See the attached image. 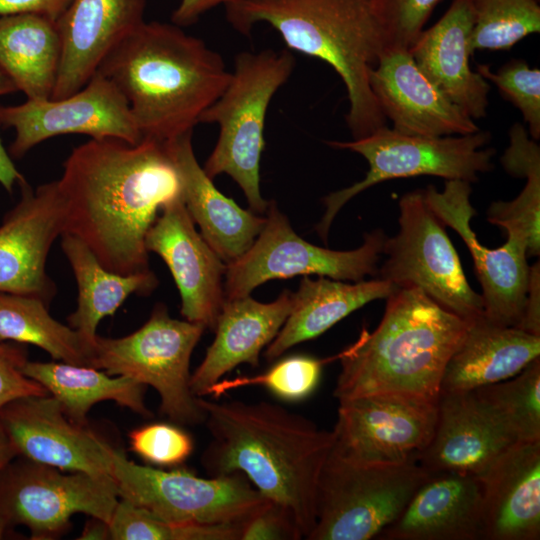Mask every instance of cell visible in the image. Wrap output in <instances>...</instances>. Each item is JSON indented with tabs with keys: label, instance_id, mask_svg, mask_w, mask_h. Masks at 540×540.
Here are the masks:
<instances>
[{
	"label": "cell",
	"instance_id": "4316f807",
	"mask_svg": "<svg viewBox=\"0 0 540 540\" xmlns=\"http://www.w3.org/2000/svg\"><path fill=\"white\" fill-rule=\"evenodd\" d=\"M193 132V131H192ZM192 132L165 142L182 182V199L209 246L227 265L241 257L260 233L265 217L222 194L196 160Z\"/></svg>",
	"mask_w": 540,
	"mask_h": 540
},
{
	"label": "cell",
	"instance_id": "d4e9b609",
	"mask_svg": "<svg viewBox=\"0 0 540 540\" xmlns=\"http://www.w3.org/2000/svg\"><path fill=\"white\" fill-rule=\"evenodd\" d=\"M293 305V292L284 290L269 303L250 295L226 299L218 316L215 338L205 357L190 377V387L197 397L240 364L259 366L260 353L276 337Z\"/></svg>",
	"mask_w": 540,
	"mask_h": 540
},
{
	"label": "cell",
	"instance_id": "4dcf8cb0",
	"mask_svg": "<svg viewBox=\"0 0 540 540\" xmlns=\"http://www.w3.org/2000/svg\"><path fill=\"white\" fill-rule=\"evenodd\" d=\"M61 247L78 286L77 308L67 318L91 345L99 322L112 316L132 294L149 295L158 286L151 271L122 275L106 269L79 238L63 233Z\"/></svg>",
	"mask_w": 540,
	"mask_h": 540
},
{
	"label": "cell",
	"instance_id": "816d5d0a",
	"mask_svg": "<svg viewBox=\"0 0 540 540\" xmlns=\"http://www.w3.org/2000/svg\"><path fill=\"white\" fill-rule=\"evenodd\" d=\"M11 527L7 519L0 512V539H3L7 530Z\"/></svg>",
	"mask_w": 540,
	"mask_h": 540
},
{
	"label": "cell",
	"instance_id": "83f0119b",
	"mask_svg": "<svg viewBox=\"0 0 540 540\" xmlns=\"http://www.w3.org/2000/svg\"><path fill=\"white\" fill-rule=\"evenodd\" d=\"M540 356V336L491 322L484 315L469 322L445 367L441 392L472 391L507 380Z\"/></svg>",
	"mask_w": 540,
	"mask_h": 540
},
{
	"label": "cell",
	"instance_id": "60d3db41",
	"mask_svg": "<svg viewBox=\"0 0 540 540\" xmlns=\"http://www.w3.org/2000/svg\"><path fill=\"white\" fill-rule=\"evenodd\" d=\"M131 450L146 463L172 467L186 461L194 444L192 437L177 424L151 423L129 433Z\"/></svg>",
	"mask_w": 540,
	"mask_h": 540
},
{
	"label": "cell",
	"instance_id": "e0dca14e",
	"mask_svg": "<svg viewBox=\"0 0 540 540\" xmlns=\"http://www.w3.org/2000/svg\"><path fill=\"white\" fill-rule=\"evenodd\" d=\"M0 427L17 457L112 479L115 448L87 425L72 422L51 395L9 402L0 409Z\"/></svg>",
	"mask_w": 540,
	"mask_h": 540
},
{
	"label": "cell",
	"instance_id": "44dd1931",
	"mask_svg": "<svg viewBox=\"0 0 540 540\" xmlns=\"http://www.w3.org/2000/svg\"><path fill=\"white\" fill-rule=\"evenodd\" d=\"M147 0H72L57 20L62 44L51 99L86 85L105 57L144 20Z\"/></svg>",
	"mask_w": 540,
	"mask_h": 540
},
{
	"label": "cell",
	"instance_id": "f1b7e54d",
	"mask_svg": "<svg viewBox=\"0 0 540 540\" xmlns=\"http://www.w3.org/2000/svg\"><path fill=\"white\" fill-rule=\"evenodd\" d=\"M397 287L390 282L371 280L344 283L304 276L293 293V305L284 325L266 347L265 358L273 361L295 345L320 336L337 322L365 304L387 298Z\"/></svg>",
	"mask_w": 540,
	"mask_h": 540
},
{
	"label": "cell",
	"instance_id": "d6986e66",
	"mask_svg": "<svg viewBox=\"0 0 540 540\" xmlns=\"http://www.w3.org/2000/svg\"><path fill=\"white\" fill-rule=\"evenodd\" d=\"M145 245L167 264L185 320L214 330L225 301L226 264L196 231L182 198L162 208L147 232Z\"/></svg>",
	"mask_w": 540,
	"mask_h": 540
},
{
	"label": "cell",
	"instance_id": "f6af8a7d",
	"mask_svg": "<svg viewBox=\"0 0 540 540\" xmlns=\"http://www.w3.org/2000/svg\"><path fill=\"white\" fill-rule=\"evenodd\" d=\"M72 0H0V17L36 13L58 20Z\"/></svg>",
	"mask_w": 540,
	"mask_h": 540
},
{
	"label": "cell",
	"instance_id": "5b68a950",
	"mask_svg": "<svg viewBox=\"0 0 540 540\" xmlns=\"http://www.w3.org/2000/svg\"><path fill=\"white\" fill-rule=\"evenodd\" d=\"M225 8L228 23L242 35L249 37L256 24L267 23L287 49L335 70L347 90L345 118L353 139L387 126L369 83L385 51L371 0H241Z\"/></svg>",
	"mask_w": 540,
	"mask_h": 540
},
{
	"label": "cell",
	"instance_id": "e575fe53",
	"mask_svg": "<svg viewBox=\"0 0 540 540\" xmlns=\"http://www.w3.org/2000/svg\"><path fill=\"white\" fill-rule=\"evenodd\" d=\"M472 391L513 444L540 441V358L512 378Z\"/></svg>",
	"mask_w": 540,
	"mask_h": 540
},
{
	"label": "cell",
	"instance_id": "30bf717a",
	"mask_svg": "<svg viewBox=\"0 0 540 540\" xmlns=\"http://www.w3.org/2000/svg\"><path fill=\"white\" fill-rule=\"evenodd\" d=\"M399 230L386 237L377 278L394 286L416 287L465 321L484 315L482 298L469 285L446 226L426 202L423 190L399 200Z\"/></svg>",
	"mask_w": 540,
	"mask_h": 540
},
{
	"label": "cell",
	"instance_id": "7c38bea8",
	"mask_svg": "<svg viewBox=\"0 0 540 540\" xmlns=\"http://www.w3.org/2000/svg\"><path fill=\"white\" fill-rule=\"evenodd\" d=\"M264 225L252 246L226 265L224 297L250 295L268 280L296 275H319L334 280L359 282L377 277L386 234L375 229L363 244L349 251L319 247L298 236L274 201L269 202Z\"/></svg>",
	"mask_w": 540,
	"mask_h": 540
},
{
	"label": "cell",
	"instance_id": "603a6c76",
	"mask_svg": "<svg viewBox=\"0 0 540 540\" xmlns=\"http://www.w3.org/2000/svg\"><path fill=\"white\" fill-rule=\"evenodd\" d=\"M380 540H482V486L479 477L429 473L401 515Z\"/></svg>",
	"mask_w": 540,
	"mask_h": 540
},
{
	"label": "cell",
	"instance_id": "ee69618b",
	"mask_svg": "<svg viewBox=\"0 0 540 540\" xmlns=\"http://www.w3.org/2000/svg\"><path fill=\"white\" fill-rule=\"evenodd\" d=\"M539 261L530 266L523 314L517 328L540 336V268Z\"/></svg>",
	"mask_w": 540,
	"mask_h": 540
},
{
	"label": "cell",
	"instance_id": "2e32d148",
	"mask_svg": "<svg viewBox=\"0 0 540 540\" xmlns=\"http://www.w3.org/2000/svg\"><path fill=\"white\" fill-rule=\"evenodd\" d=\"M471 192V183L462 180H446L440 192L431 185L423 190L431 210L459 234L470 251L482 287L484 316L496 324L517 327L530 273L527 246L512 234H507L506 243L498 248L483 246L470 225L476 214L470 202Z\"/></svg>",
	"mask_w": 540,
	"mask_h": 540
},
{
	"label": "cell",
	"instance_id": "9c48e42d",
	"mask_svg": "<svg viewBox=\"0 0 540 540\" xmlns=\"http://www.w3.org/2000/svg\"><path fill=\"white\" fill-rule=\"evenodd\" d=\"M428 475L417 462L360 464L331 449L318 481L315 526L306 539H377Z\"/></svg>",
	"mask_w": 540,
	"mask_h": 540
},
{
	"label": "cell",
	"instance_id": "ab89813d",
	"mask_svg": "<svg viewBox=\"0 0 540 540\" xmlns=\"http://www.w3.org/2000/svg\"><path fill=\"white\" fill-rule=\"evenodd\" d=\"M440 0H371L385 50L409 51Z\"/></svg>",
	"mask_w": 540,
	"mask_h": 540
},
{
	"label": "cell",
	"instance_id": "7dc6e473",
	"mask_svg": "<svg viewBox=\"0 0 540 540\" xmlns=\"http://www.w3.org/2000/svg\"><path fill=\"white\" fill-rule=\"evenodd\" d=\"M25 180L24 176L15 167L10 154L3 147L0 139V184L11 194L14 186Z\"/></svg>",
	"mask_w": 540,
	"mask_h": 540
},
{
	"label": "cell",
	"instance_id": "d590c367",
	"mask_svg": "<svg viewBox=\"0 0 540 540\" xmlns=\"http://www.w3.org/2000/svg\"><path fill=\"white\" fill-rule=\"evenodd\" d=\"M474 26L470 39L476 50H508L540 31L539 0H470Z\"/></svg>",
	"mask_w": 540,
	"mask_h": 540
},
{
	"label": "cell",
	"instance_id": "c3c4849f",
	"mask_svg": "<svg viewBox=\"0 0 540 540\" xmlns=\"http://www.w3.org/2000/svg\"><path fill=\"white\" fill-rule=\"evenodd\" d=\"M79 540H107L111 539L109 523L96 517H91L83 527Z\"/></svg>",
	"mask_w": 540,
	"mask_h": 540
},
{
	"label": "cell",
	"instance_id": "cb8c5ba5",
	"mask_svg": "<svg viewBox=\"0 0 540 540\" xmlns=\"http://www.w3.org/2000/svg\"><path fill=\"white\" fill-rule=\"evenodd\" d=\"M473 26L470 0H452L444 15L421 32L409 52L425 76L476 120L486 116L490 85L469 64Z\"/></svg>",
	"mask_w": 540,
	"mask_h": 540
},
{
	"label": "cell",
	"instance_id": "4fadbf2b",
	"mask_svg": "<svg viewBox=\"0 0 540 540\" xmlns=\"http://www.w3.org/2000/svg\"><path fill=\"white\" fill-rule=\"evenodd\" d=\"M113 479L68 472L20 457L0 471V512L11 526L24 525L31 539H54L74 514L110 522L118 503Z\"/></svg>",
	"mask_w": 540,
	"mask_h": 540
},
{
	"label": "cell",
	"instance_id": "74e56055",
	"mask_svg": "<svg viewBox=\"0 0 540 540\" xmlns=\"http://www.w3.org/2000/svg\"><path fill=\"white\" fill-rule=\"evenodd\" d=\"M328 360L309 356L287 357L264 373L220 380L209 389L208 395L219 398L233 389L262 386L281 399L300 401L315 390L323 364Z\"/></svg>",
	"mask_w": 540,
	"mask_h": 540
},
{
	"label": "cell",
	"instance_id": "836d02e7",
	"mask_svg": "<svg viewBox=\"0 0 540 540\" xmlns=\"http://www.w3.org/2000/svg\"><path fill=\"white\" fill-rule=\"evenodd\" d=\"M48 307L37 297L0 292V342L32 344L54 360L91 367L92 345L54 319Z\"/></svg>",
	"mask_w": 540,
	"mask_h": 540
},
{
	"label": "cell",
	"instance_id": "f546056e",
	"mask_svg": "<svg viewBox=\"0 0 540 540\" xmlns=\"http://www.w3.org/2000/svg\"><path fill=\"white\" fill-rule=\"evenodd\" d=\"M61 56L56 20L36 13L0 17V69L27 99L51 98Z\"/></svg>",
	"mask_w": 540,
	"mask_h": 540
},
{
	"label": "cell",
	"instance_id": "ffe728a7",
	"mask_svg": "<svg viewBox=\"0 0 540 540\" xmlns=\"http://www.w3.org/2000/svg\"><path fill=\"white\" fill-rule=\"evenodd\" d=\"M371 90L393 130L413 136L467 135L479 127L419 69L406 50H385L369 73Z\"/></svg>",
	"mask_w": 540,
	"mask_h": 540
},
{
	"label": "cell",
	"instance_id": "f35d334b",
	"mask_svg": "<svg viewBox=\"0 0 540 540\" xmlns=\"http://www.w3.org/2000/svg\"><path fill=\"white\" fill-rule=\"evenodd\" d=\"M476 72L497 86L502 96L521 112L530 137L539 140L540 70L522 59H513L497 72L485 64H478Z\"/></svg>",
	"mask_w": 540,
	"mask_h": 540
},
{
	"label": "cell",
	"instance_id": "277c9868",
	"mask_svg": "<svg viewBox=\"0 0 540 540\" xmlns=\"http://www.w3.org/2000/svg\"><path fill=\"white\" fill-rule=\"evenodd\" d=\"M468 325L421 289L397 287L377 328L338 354L335 398L394 393L438 401L445 367Z\"/></svg>",
	"mask_w": 540,
	"mask_h": 540
},
{
	"label": "cell",
	"instance_id": "1f68e13d",
	"mask_svg": "<svg viewBox=\"0 0 540 540\" xmlns=\"http://www.w3.org/2000/svg\"><path fill=\"white\" fill-rule=\"evenodd\" d=\"M23 372L41 384L74 423L87 425V413L102 401H114L143 417L152 414L144 402L145 385L125 376L65 362L27 361Z\"/></svg>",
	"mask_w": 540,
	"mask_h": 540
},
{
	"label": "cell",
	"instance_id": "ba28073f",
	"mask_svg": "<svg viewBox=\"0 0 540 540\" xmlns=\"http://www.w3.org/2000/svg\"><path fill=\"white\" fill-rule=\"evenodd\" d=\"M488 131L467 135L423 137L388 128L352 141H327L337 149L363 156L369 169L363 180L323 198L325 212L316 231L327 242L330 226L339 210L354 196L378 183L415 176H437L445 180H478V174L493 168L495 149L487 148Z\"/></svg>",
	"mask_w": 540,
	"mask_h": 540
},
{
	"label": "cell",
	"instance_id": "7402d4cb",
	"mask_svg": "<svg viewBox=\"0 0 540 540\" xmlns=\"http://www.w3.org/2000/svg\"><path fill=\"white\" fill-rule=\"evenodd\" d=\"M479 479L482 540H539L540 441L511 445Z\"/></svg>",
	"mask_w": 540,
	"mask_h": 540
},
{
	"label": "cell",
	"instance_id": "b9f144b4",
	"mask_svg": "<svg viewBox=\"0 0 540 540\" xmlns=\"http://www.w3.org/2000/svg\"><path fill=\"white\" fill-rule=\"evenodd\" d=\"M27 361L24 346L0 342V409L18 398L49 395L41 384L24 374Z\"/></svg>",
	"mask_w": 540,
	"mask_h": 540
},
{
	"label": "cell",
	"instance_id": "484cf974",
	"mask_svg": "<svg viewBox=\"0 0 540 540\" xmlns=\"http://www.w3.org/2000/svg\"><path fill=\"white\" fill-rule=\"evenodd\" d=\"M511 445L473 391L441 392L433 436L417 463L429 473L479 477Z\"/></svg>",
	"mask_w": 540,
	"mask_h": 540
},
{
	"label": "cell",
	"instance_id": "681fc988",
	"mask_svg": "<svg viewBox=\"0 0 540 540\" xmlns=\"http://www.w3.org/2000/svg\"><path fill=\"white\" fill-rule=\"evenodd\" d=\"M15 457L17 454L0 427V471Z\"/></svg>",
	"mask_w": 540,
	"mask_h": 540
},
{
	"label": "cell",
	"instance_id": "5bb4252c",
	"mask_svg": "<svg viewBox=\"0 0 540 540\" xmlns=\"http://www.w3.org/2000/svg\"><path fill=\"white\" fill-rule=\"evenodd\" d=\"M437 402L394 393L341 400L332 452L360 464L417 462L433 436Z\"/></svg>",
	"mask_w": 540,
	"mask_h": 540
},
{
	"label": "cell",
	"instance_id": "7a4b0ae2",
	"mask_svg": "<svg viewBox=\"0 0 540 540\" xmlns=\"http://www.w3.org/2000/svg\"><path fill=\"white\" fill-rule=\"evenodd\" d=\"M211 441L202 454L209 476L243 474L267 500L293 515L303 538L316 522V492L334 433L267 401L199 397Z\"/></svg>",
	"mask_w": 540,
	"mask_h": 540
},
{
	"label": "cell",
	"instance_id": "9a60e30c",
	"mask_svg": "<svg viewBox=\"0 0 540 540\" xmlns=\"http://www.w3.org/2000/svg\"><path fill=\"white\" fill-rule=\"evenodd\" d=\"M0 125L13 128L9 154L22 158L39 143L64 134L116 138L137 144L143 137L117 86L96 72L79 91L61 99L29 100L0 106Z\"/></svg>",
	"mask_w": 540,
	"mask_h": 540
},
{
	"label": "cell",
	"instance_id": "8d00e7d4",
	"mask_svg": "<svg viewBox=\"0 0 540 540\" xmlns=\"http://www.w3.org/2000/svg\"><path fill=\"white\" fill-rule=\"evenodd\" d=\"M114 540H239L242 524H179L121 498L109 522Z\"/></svg>",
	"mask_w": 540,
	"mask_h": 540
},
{
	"label": "cell",
	"instance_id": "7bdbcfd3",
	"mask_svg": "<svg viewBox=\"0 0 540 540\" xmlns=\"http://www.w3.org/2000/svg\"><path fill=\"white\" fill-rule=\"evenodd\" d=\"M303 535L289 510L267 501L243 524L239 540H299Z\"/></svg>",
	"mask_w": 540,
	"mask_h": 540
},
{
	"label": "cell",
	"instance_id": "8fae6325",
	"mask_svg": "<svg viewBox=\"0 0 540 540\" xmlns=\"http://www.w3.org/2000/svg\"><path fill=\"white\" fill-rule=\"evenodd\" d=\"M111 477L119 496L179 524H243L267 501L241 473L203 478L162 470L112 454Z\"/></svg>",
	"mask_w": 540,
	"mask_h": 540
},
{
	"label": "cell",
	"instance_id": "3957f363",
	"mask_svg": "<svg viewBox=\"0 0 540 540\" xmlns=\"http://www.w3.org/2000/svg\"><path fill=\"white\" fill-rule=\"evenodd\" d=\"M143 138L167 142L192 132L230 77L223 58L176 24L144 21L102 61Z\"/></svg>",
	"mask_w": 540,
	"mask_h": 540
},
{
	"label": "cell",
	"instance_id": "bcb514c9",
	"mask_svg": "<svg viewBox=\"0 0 540 540\" xmlns=\"http://www.w3.org/2000/svg\"><path fill=\"white\" fill-rule=\"evenodd\" d=\"M241 0H181L173 11L171 20L183 27L196 23L200 17L219 5H229Z\"/></svg>",
	"mask_w": 540,
	"mask_h": 540
},
{
	"label": "cell",
	"instance_id": "6da1fadb",
	"mask_svg": "<svg viewBox=\"0 0 540 540\" xmlns=\"http://www.w3.org/2000/svg\"><path fill=\"white\" fill-rule=\"evenodd\" d=\"M57 184L66 208L64 233L79 238L110 271L150 270L147 232L164 206L182 198L165 142L91 138L66 158Z\"/></svg>",
	"mask_w": 540,
	"mask_h": 540
},
{
	"label": "cell",
	"instance_id": "52a82bcc",
	"mask_svg": "<svg viewBox=\"0 0 540 540\" xmlns=\"http://www.w3.org/2000/svg\"><path fill=\"white\" fill-rule=\"evenodd\" d=\"M205 329L171 318L166 306L157 304L135 332L121 338L97 335L91 367L152 386L160 396L161 412L174 424H204V410L190 387V359Z\"/></svg>",
	"mask_w": 540,
	"mask_h": 540
},
{
	"label": "cell",
	"instance_id": "ac0fdd59",
	"mask_svg": "<svg viewBox=\"0 0 540 540\" xmlns=\"http://www.w3.org/2000/svg\"><path fill=\"white\" fill-rule=\"evenodd\" d=\"M21 198L0 224V292L33 296L49 305L56 286L47 256L64 233L66 208L57 180L33 189L19 184Z\"/></svg>",
	"mask_w": 540,
	"mask_h": 540
},
{
	"label": "cell",
	"instance_id": "8992f818",
	"mask_svg": "<svg viewBox=\"0 0 540 540\" xmlns=\"http://www.w3.org/2000/svg\"><path fill=\"white\" fill-rule=\"evenodd\" d=\"M294 67L295 58L289 49L238 53L225 90L199 118V124L219 126L217 143L203 166L205 173L211 179L221 174L230 176L257 214L266 213L269 206L260 191L266 113Z\"/></svg>",
	"mask_w": 540,
	"mask_h": 540
},
{
	"label": "cell",
	"instance_id": "d6a6232c",
	"mask_svg": "<svg viewBox=\"0 0 540 540\" xmlns=\"http://www.w3.org/2000/svg\"><path fill=\"white\" fill-rule=\"evenodd\" d=\"M509 138L501 164L510 175L526 178V184L515 199L493 202L487 220L522 239L528 257H535L540 254V148L519 123L511 127Z\"/></svg>",
	"mask_w": 540,
	"mask_h": 540
},
{
	"label": "cell",
	"instance_id": "f907efd6",
	"mask_svg": "<svg viewBox=\"0 0 540 540\" xmlns=\"http://www.w3.org/2000/svg\"><path fill=\"white\" fill-rule=\"evenodd\" d=\"M18 89L10 78L0 69V96L17 92Z\"/></svg>",
	"mask_w": 540,
	"mask_h": 540
}]
</instances>
